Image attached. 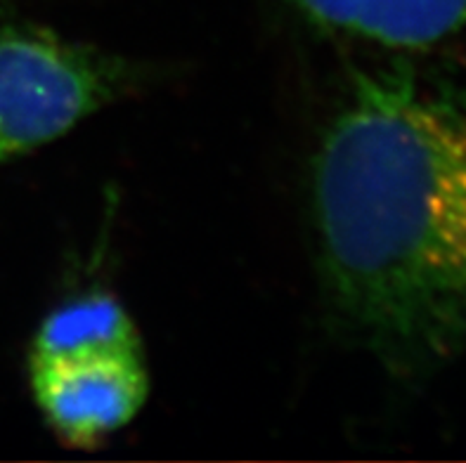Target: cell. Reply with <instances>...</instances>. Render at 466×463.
I'll return each instance as SVG.
<instances>
[{
	"mask_svg": "<svg viewBox=\"0 0 466 463\" xmlns=\"http://www.w3.org/2000/svg\"><path fill=\"white\" fill-rule=\"evenodd\" d=\"M327 298L386 369L466 350V88L360 74L313 161Z\"/></svg>",
	"mask_w": 466,
	"mask_h": 463,
	"instance_id": "obj_1",
	"label": "cell"
},
{
	"mask_svg": "<svg viewBox=\"0 0 466 463\" xmlns=\"http://www.w3.org/2000/svg\"><path fill=\"white\" fill-rule=\"evenodd\" d=\"M126 86L116 57L0 17V166L66 136Z\"/></svg>",
	"mask_w": 466,
	"mask_h": 463,
	"instance_id": "obj_2",
	"label": "cell"
},
{
	"mask_svg": "<svg viewBox=\"0 0 466 463\" xmlns=\"http://www.w3.org/2000/svg\"><path fill=\"white\" fill-rule=\"evenodd\" d=\"M43 418L71 447H93L128 426L149 393L142 352L29 362Z\"/></svg>",
	"mask_w": 466,
	"mask_h": 463,
	"instance_id": "obj_3",
	"label": "cell"
},
{
	"mask_svg": "<svg viewBox=\"0 0 466 463\" xmlns=\"http://www.w3.org/2000/svg\"><path fill=\"white\" fill-rule=\"evenodd\" d=\"M308 22L400 50H421L466 31V0H287Z\"/></svg>",
	"mask_w": 466,
	"mask_h": 463,
	"instance_id": "obj_4",
	"label": "cell"
},
{
	"mask_svg": "<svg viewBox=\"0 0 466 463\" xmlns=\"http://www.w3.org/2000/svg\"><path fill=\"white\" fill-rule=\"evenodd\" d=\"M142 352L137 328L109 294H86L46 317L31 343L29 362Z\"/></svg>",
	"mask_w": 466,
	"mask_h": 463,
	"instance_id": "obj_5",
	"label": "cell"
}]
</instances>
